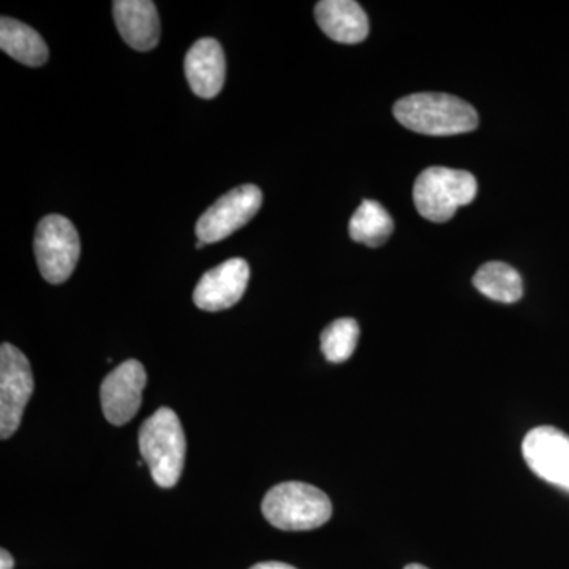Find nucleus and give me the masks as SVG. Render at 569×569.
<instances>
[{
	"mask_svg": "<svg viewBox=\"0 0 569 569\" xmlns=\"http://www.w3.org/2000/svg\"><path fill=\"white\" fill-rule=\"evenodd\" d=\"M395 116L400 126L429 137L473 132L479 123L477 110L449 93H411L395 104Z\"/></svg>",
	"mask_w": 569,
	"mask_h": 569,
	"instance_id": "1",
	"label": "nucleus"
},
{
	"mask_svg": "<svg viewBox=\"0 0 569 569\" xmlns=\"http://www.w3.org/2000/svg\"><path fill=\"white\" fill-rule=\"evenodd\" d=\"M186 436L178 415L170 408H159L140 429V451L153 481L171 489L181 478L186 460Z\"/></svg>",
	"mask_w": 569,
	"mask_h": 569,
	"instance_id": "2",
	"label": "nucleus"
},
{
	"mask_svg": "<svg viewBox=\"0 0 569 569\" xmlns=\"http://www.w3.org/2000/svg\"><path fill=\"white\" fill-rule=\"evenodd\" d=\"M261 509L272 527L287 531L318 529L332 516L331 500L323 490L298 481L282 482L269 490Z\"/></svg>",
	"mask_w": 569,
	"mask_h": 569,
	"instance_id": "3",
	"label": "nucleus"
},
{
	"mask_svg": "<svg viewBox=\"0 0 569 569\" xmlns=\"http://www.w3.org/2000/svg\"><path fill=\"white\" fill-rule=\"evenodd\" d=\"M475 176L452 168H427L418 176L413 187V201L418 212L433 223H445L459 208L477 198Z\"/></svg>",
	"mask_w": 569,
	"mask_h": 569,
	"instance_id": "4",
	"label": "nucleus"
},
{
	"mask_svg": "<svg viewBox=\"0 0 569 569\" xmlns=\"http://www.w3.org/2000/svg\"><path fill=\"white\" fill-rule=\"evenodd\" d=\"M33 250L41 277L52 284L63 283L80 260V236L69 219L51 213L37 227Z\"/></svg>",
	"mask_w": 569,
	"mask_h": 569,
	"instance_id": "5",
	"label": "nucleus"
},
{
	"mask_svg": "<svg viewBox=\"0 0 569 569\" xmlns=\"http://www.w3.org/2000/svg\"><path fill=\"white\" fill-rule=\"evenodd\" d=\"M33 392V377L28 358L11 343L0 348V437L17 432L22 413Z\"/></svg>",
	"mask_w": 569,
	"mask_h": 569,
	"instance_id": "6",
	"label": "nucleus"
},
{
	"mask_svg": "<svg viewBox=\"0 0 569 569\" xmlns=\"http://www.w3.org/2000/svg\"><path fill=\"white\" fill-rule=\"evenodd\" d=\"M263 204V193L252 183L236 187L220 197L197 222L198 241L204 244L222 241L246 227Z\"/></svg>",
	"mask_w": 569,
	"mask_h": 569,
	"instance_id": "7",
	"label": "nucleus"
},
{
	"mask_svg": "<svg viewBox=\"0 0 569 569\" xmlns=\"http://www.w3.org/2000/svg\"><path fill=\"white\" fill-rule=\"evenodd\" d=\"M527 466L549 485L569 492V436L552 426L530 430L523 438Z\"/></svg>",
	"mask_w": 569,
	"mask_h": 569,
	"instance_id": "8",
	"label": "nucleus"
},
{
	"mask_svg": "<svg viewBox=\"0 0 569 569\" xmlns=\"http://www.w3.org/2000/svg\"><path fill=\"white\" fill-rule=\"evenodd\" d=\"M146 383L148 376L137 359H129L108 373L100 388V400L107 421L112 426H123L132 421L140 410Z\"/></svg>",
	"mask_w": 569,
	"mask_h": 569,
	"instance_id": "9",
	"label": "nucleus"
},
{
	"mask_svg": "<svg viewBox=\"0 0 569 569\" xmlns=\"http://www.w3.org/2000/svg\"><path fill=\"white\" fill-rule=\"evenodd\" d=\"M250 268L242 258H231L201 277L193 291V302L206 312L230 309L241 301L249 284Z\"/></svg>",
	"mask_w": 569,
	"mask_h": 569,
	"instance_id": "10",
	"label": "nucleus"
},
{
	"mask_svg": "<svg viewBox=\"0 0 569 569\" xmlns=\"http://www.w3.org/2000/svg\"><path fill=\"white\" fill-rule=\"evenodd\" d=\"M190 89L201 99L219 96L224 84L227 62L219 41L201 39L190 48L183 62Z\"/></svg>",
	"mask_w": 569,
	"mask_h": 569,
	"instance_id": "11",
	"label": "nucleus"
},
{
	"mask_svg": "<svg viewBox=\"0 0 569 569\" xmlns=\"http://www.w3.org/2000/svg\"><path fill=\"white\" fill-rule=\"evenodd\" d=\"M112 14L119 33L133 50L151 51L159 44V13L151 0H116Z\"/></svg>",
	"mask_w": 569,
	"mask_h": 569,
	"instance_id": "12",
	"label": "nucleus"
},
{
	"mask_svg": "<svg viewBox=\"0 0 569 569\" xmlns=\"http://www.w3.org/2000/svg\"><path fill=\"white\" fill-rule=\"evenodd\" d=\"M316 18L321 31L339 43H361L369 36V20L366 11L353 0L318 2Z\"/></svg>",
	"mask_w": 569,
	"mask_h": 569,
	"instance_id": "13",
	"label": "nucleus"
},
{
	"mask_svg": "<svg viewBox=\"0 0 569 569\" xmlns=\"http://www.w3.org/2000/svg\"><path fill=\"white\" fill-rule=\"evenodd\" d=\"M0 48L14 61L28 67L44 66L50 58V51L40 33L13 18L3 17L0 21Z\"/></svg>",
	"mask_w": 569,
	"mask_h": 569,
	"instance_id": "14",
	"label": "nucleus"
},
{
	"mask_svg": "<svg viewBox=\"0 0 569 569\" xmlns=\"http://www.w3.org/2000/svg\"><path fill=\"white\" fill-rule=\"evenodd\" d=\"M475 288L492 301L512 305L523 295L522 277L515 268L501 261L482 264L473 277Z\"/></svg>",
	"mask_w": 569,
	"mask_h": 569,
	"instance_id": "15",
	"label": "nucleus"
},
{
	"mask_svg": "<svg viewBox=\"0 0 569 569\" xmlns=\"http://www.w3.org/2000/svg\"><path fill=\"white\" fill-rule=\"evenodd\" d=\"M350 238L359 244L380 247L391 238L395 222L378 201L366 200L356 209L348 224Z\"/></svg>",
	"mask_w": 569,
	"mask_h": 569,
	"instance_id": "16",
	"label": "nucleus"
},
{
	"mask_svg": "<svg viewBox=\"0 0 569 569\" xmlns=\"http://www.w3.org/2000/svg\"><path fill=\"white\" fill-rule=\"evenodd\" d=\"M359 325L353 318H340L332 321L328 328L321 332V351L329 362H346L353 356L356 346H358Z\"/></svg>",
	"mask_w": 569,
	"mask_h": 569,
	"instance_id": "17",
	"label": "nucleus"
},
{
	"mask_svg": "<svg viewBox=\"0 0 569 569\" xmlns=\"http://www.w3.org/2000/svg\"><path fill=\"white\" fill-rule=\"evenodd\" d=\"M250 569H296L291 565L280 563V561H264V563L253 565Z\"/></svg>",
	"mask_w": 569,
	"mask_h": 569,
	"instance_id": "18",
	"label": "nucleus"
},
{
	"mask_svg": "<svg viewBox=\"0 0 569 569\" xmlns=\"http://www.w3.org/2000/svg\"><path fill=\"white\" fill-rule=\"evenodd\" d=\"M14 560L6 549L0 550V569H13Z\"/></svg>",
	"mask_w": 569,
	"mask_h": 569,
	"instance_id": "19",
	"label": "nucleus"
},
{
	"mask_svg": "<svg viewBox=\"0 0 569 569\" xmlns=\"http://www.w3.org/2000/svg\"><path fill=\"white\" fill-rule=\"evenodd\" d=\"M406 569H429V568L422 567V565L411 563V565H407Z\"/></svg>",
	"mask_w": 569,
	"mask_h": 569,
	"instance_id": "20",
	"label": "nucleus"
},
{
	"mask_svg": "<svg viewBox=\"0 0 569 569\" xmlns=\"http://www.w3.org/2000/svg\"><path fill=\"white\" fill-rule=\"evenodd\" d=\"M204 246H206V244H204V242H203V241H198V242H197V249H203V247H204Z\"/></svg>",
	"mask_w": 569,
	"mask_h": 569,
	"instance_id": "21",
	"label": "nucleus"
}]
</instances>
